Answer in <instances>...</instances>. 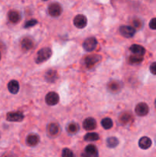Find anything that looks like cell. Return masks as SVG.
<instances>
[{
    "label": "cell",
    "instance_id": "obj_11",
    "mask_svg": "<svg viewBox=\"0 0 156 157\" xmlns=\"http://www.w3.org/2000/svg\"><path fill=\"white\" fill-rule=\"evenodd\" d=\"M73 24L77 29H84L87 26V18L84 15H77L73 18Z\"/></svg>",
    "mask_w": 156,
    "mask_h": 157
},
{
    "label": "cell",
    "instance_id": "obj_25",
    "mask_svg": "<svg viewBox=\"0 0 156 157\" xmlns=\"http://www.w3.org/2000/svg\"><path fill=\"white\" fill-rule=\"evenodd\" d=\"M106 145L109 148H115L119 145V140L116 137L112 136L106 140Z\"/></svg>",
    "mask_w": 156,
    "mask_h": 157
},
{
    "label": "cell",
    "instance_id": "obj_15",
    "mask_svg": "<svg viewBox=\"0 0 156 157\" xmlns=\"http://www.w3.org/2000/svg\"><path fill=\"white\" fill-rule=\"evenodd\" d=\"M45 80L48 83H54L58 80V75L55 70H48L45 74Z\"/></svg>",
    "mask_w": 156,
    "mask_h": 157
},
{
    "label": "cell",
    "instance_id": "obj_2",
    "mask_svg": "<svg viewBox=\"0 0 156 157\" xmlns=\"http://www.w3.org/2000/svg\"><path fill=\"white\" fill-rule=\"evenodd\" d=\"M47 11H48V14L51 17H56L60 16L62 13V7H61V5L58 2H54L50 4V6H48V9H47Z\"/></svg>",
    "mask_w": 156,
    "mask_h": 157
},
{
    "label": "cell",
    "instance_id": "obj_10",
    "mask_svg": "<svg viewBox=\"0 0 156 157\" xmlns=\"http://www.w3.org/2000/svg\"><path fill=\"white\" fill-rule=\"evenodd\" d=\"M59 100V95L55 92H49L45 97V102L49 106H54L58 104Z\"/></svg>",
    "mask_w": 156,
    "mask_h": 157
},
{
    "label": "cell",
    "instance_id": "obj_20",
    "mask_svg": "<svg viewBox=\"0 0 156 157\" xmlns=\"http://www.w3.org/2000/svg\"><path fill=\"white\" fill-rule=\"evenodd\" d=\"M132 120V114L128 112H125V113H122V114L119 116V121L122 125H126L128 123L131 122Z\"/></svg>",
    "mask_w": 156,
    "mask_h": 157
},
{
    "label": "cell",
    "instance_id": "obj_19",
    "mask_svg": "<svg viewBox=\"0 0 156 157\" xmlns=\"http://www.w3.org/2000/svg\"><path fill=\"white\" fill-rule=\"evenodd\" d=\"M21 48L24 51H29L33 48L34 46V42L32 38H28V37H26V38H23V40L21 41Z\"/></svg>",
    "mask_w": 156,
    "mask_h": 157
},
{
    "label": "cell",
    "instance_id": "obj_26",
    "mask_svg": "<svg viewBox=\"0 0 156 157\" xmlns=\"http://www.w3.org/2000/svg\"><path fill=\"white\" fill-rule=\"evenodd\" d=\"M99 139V134L96 133H88L84 136V140L86 141L92 142V141H96Z\"/></svg>",
    "mask_w": 156,
    "mask_h": 157
},
{
    "label": "cell",
    "instance_id": "obj_27",
    "mask_svg": "<svg viewBox=\"0 0 156 157\" xmlns=\"http://www.w3.org/2000/svg\"><path fill=\"white\" fill-rule=\"evenodd\" d=\"M62 157H73V153L70 149L64 148L62 151Z\"/></svg>",
    "mask_w": 156,
    "mask_h": 157
},
{
    "label": "cell",
    "instance_id": "obj_13",
    "mask_svg": "<svg viewBox=\"0 0 156 157\" xmlns=\"http://www.w3.org/2000/svg\"><path fill=\"white\" fill-rule=\"evenodd\" d=\"M40 142V137L36 133H31L27 136L26 143L29 147H35Z\"/></svg>",
    "mask_w": 156,
    "mask_h": 157
},
{
    "label": "cell",
    "instance_id": "obj_18",
    "mask_svg": "<svg viewBox=\"0 0 156 157\" xmlns=\"http://www.w3.org/2000/svg\"><path fill=\"white\" fill-rule=\"evenodd\" d=\"M130 52L133 54V55H142L143 56L145 54V49L144 47L139 44H132L130 47Z\"/></svg>",
    "mask_w": 156,
    "mask_h": 157
},
{
    "label": "cell",
    "instance_id": "obj_8",
    "mask_svg": "<svg viewBox=\"0 0 156 157\" xmlns=\"http://www.w3.org/2000/svg\"><path fill=\"white\" fill-rule=\"evenodd\" d=\"M24 116L21 112H10L7 113L6 120L9 122H21L24 120Z\"/></svg>",
    "mask_w": 156,
    "mask_h": 157
},
{
    "label": "cell",
    "instance_id": "obj_28",
    "mask_svg": "<svg viewBox=\"0 0 156 157\" xmlns=\"http://www.w3.org/2000/svg\"><path fill=\"white\" fill-rule=\"evenodd\" d=\"M37 23H38V21H37V20L31 19L29 20V21H26L25 24H24V29H28V28L33 27V26H35Z\"/></svg>",
    "mask_w": 156,
    "mask_h": 157
},
{
    "label": "cell",
    "instance_id": "obj_3",
    "mask_svg": "<svg viewBox=\"0 0 156 157\" xmlns=\"http://www.w3.org/2000/svg\"><path fill=\"white\" fill-rule=\"evenodd\" d=\"M97 44V40L94 37H90V38H87L84 41V43H83V48H84L85 51L90 52H93V50L96 49Z\"/></svg>",
    "mask_w": 156,
    "mask_h": 157
},
{
    "label": "cell",
    "instance_id": "obj_33",
    "mask_svg": "<svg viewBox=\"0 0 156 157\" xmlns=\"http://www.w3.org/2000/svg\"><path fill=\"white\" fill-rule=\"evenodd\" d=\"M154 105H155V108H156V99L155 101H154Z\"/></svg>",
    "mask_w": 156,
    "mask_h": 157
},
{
    "label": "cell",
    "instance_id": "obj_7",
    "mask_svg": "<svg viewBox=\"0 0 156 157\" xmlns=\"http://www.w3.org/2000/svg\"><path fill=\"white\" fill-rule=\"evenodd\" d=\"M119 32L123 37L127 38H132L136 34V29L132 26L122 25L119 28Z\"/></svg>",
    "mask_w": 156,
    "mask_h": 157
},
{
    "label": "cell",
    "instance_id": "obj_30",
    "mask_svg": "<svg viewBox=\"0 0 156 157\" xmlns=\"http://www.w3.org/2000/svg\"><path fill=\"white\" fill-rule=\"evenodd\" d=\"M149 27L151 29L156 30V18H152L149 22Z\"/></svg>",
    "mask_w": 156,
    "mask_h": 157
},
{
    "label": "cell",
    "instance_id": "obj_34",
    "mask_svg": "<svg viewBox=\"0 0 156 157\" xmlns=\"http://www.w3.org/2000/svg\"><path fill=\"white\" fill-rule=\"evenodd\" d=\"M0 59H1V53H0Z\"/></svg>",
    "mask_w": 156,
    "mask_h": 157
},
{
    "label": "cell",
    "instance_id": "obj_16",
    "mask_svg": "<svg viewBox=\"0 0 156 157\" xmlns=\"http://www.w3.org/2000/svg\"><path fill=\"white\" fill-rule=\"evenodd\" d=\"M47 133L50 136H56L60 133V127L58 124L51 123L47 127Z\"/></svg>",
    "mask_w": 156,
    "mask_h": 157
},
{
    "label": "cell",
    "instance_id": "obj_5",
    "mask_svg": "<svg viewBox=\"0 0 156 157\" xmlns=\"http://www.w3.org/2000/svg\"><path fill=\"white\" fill-rule=\"evenodd\" d=\"M122 88V84L117 80H113L107 84V89L112 94H117L121 91Z\"/></svg>",
    "mask_w": 156,
    "mask_h": 157
},
{
    "label": "cell",
    "instance_id": "obj_12",
    "mask_svg": "<svg viewBox=\"0 0 156 157\" xmlns=\"http://www.w3.org/2000/svg\"><path fill=\"white\" fill-rule=\"evenodd\" d=\"M83 127L86 130H88V131L94 130L96 127V120L93 117L87 118L84 120V123H83Z\"/></svg>",
    "mask_w": 156,
    "mask_h": 157
},
{
    "label": "cell",
    "instance_id": "obj_23",
    "mask_svg": "<svg viewBox=\"0 0 156 157\" xmlns=\"http://www.w3.org/2000/svg\"><path fill=\"white\" fill-rule=\"evenodd\" d=\"M79 125H78V124H76V123L75 122H71L70 124H69L67 128V132H68V133H70V134H75V133H76L79 131Z\"/></svg>",
    "mask_w": 156,
    "mask_h": 157
},
{
    "label": "cell",
    "instance_id": "obj_4",
    "mask_svg": "<svg viewBox=\"0 0 156 157\" xmlns=\"http://www.w3.org/2000/svg\"><path fill=\"white\" fill-rule=\"evenodd\" d=\"M101 56L98 55H88L84 58V64L85 66L88 68H91L93 66L96 65L98 62L101 60Z\"/></svg>",
    "mask_w": 156,
    "mask_h": 157
},
{
    "label": "cell",
    "instance_id": "obj_17",
    "mask_svg": "<svg viewBox=\"0 0 156 157\" xmlns=\"http://www.w3.org/2000/svg\"><path fill=\"white\" fill-rule=\"evenodd\" d=\"M8 18H9V20L11 22L15 24V23H18L21 20V15H20L18 11L12 10L8 14Z\"/></svg>",
    "mask_w": 156,
    "mask_h": 157
},
{
    "label": "cell",
    "instance_id": "obj_22",
    "mask_svg": "<svg viewBox=\"0 0 156 157\" xmlns=\"http://www.w3.org/2000/svg\"><path fill=\"white\" fill-rule=\"evenodd\" d=\"M144 58L142 55H132L128 58V62L130 64H139L142 62Z\"/></svg>",
    "mask_w": 156,
    "mask_h": 157
},
{
    "label": "cell",
    "instance_id": "obj_6",
    "mask_svg": "<svg viewBox=\"0 0 156 157\" xmlns=\"http://www.w3.org/2000/svg\"><path fill=\"white\" fill-rule=\"evenodd\" d=\"M82 157H99V153L96 146L93 144L87 146L82 153Z\"/></svg>",
    "mask_w": 156,
    "mask_h": 157
},
{
    "label": "cell",
    "instance_id": "obj_9",
    "mask_svg": "<svg viewBox=\"0 0 156 157\" xmlns=\"http://www.w3.org/2000/svg\"><path fill=\"white\" fill-rule=\"evenodd\" d=\"M135 112L139 117L146 116L149 112V107L145 103L141 102L136 105V108H135Z\"/></svg>",
    "mask_w": 156,
    "mask_h": 157
},
{
    "label": "cell",
    "instance_id": "obj_24",
    "mask_svg": "<svg viewBox=\"0 0 156 157\" xmlns=\"http://www.w3.org/2000/svg\"><path fill=\"white\" fill-rule=\"evenodd\" d=\"M101 125H102V127H103L105 130H110V129H111L113 126V121H112L110 118L106 117L102 120V121H101Z\"/></svg>",
    "mask_w": 156,
    "mask_h": 157
},
{
    "label": "cell",
    "instance_id": "obj_1",
    "mask_svg": "<svg viewBox=\"0 0 156 157\" xmlns=\"http://www.w3.org/2000/svg\"><path fill=\"white\" fill-rule=\"evenodd\" d=\"M52 55V51L50 48H43L40 49L38 52L35 58V61L37 64H41V63H44L47 61L49 58L51 57Z\"/></svg>",
    "mask_w": 156,
    "mask_h": 157
},
{
    "label": "cell",
    "instance_id": "obj_32",
    "mask_svg": "<svg viewBox=\"0 0 156 157\" xmlns=\"http://www.w3.org/2000/svg\"><path fill=\"white\" fill-rule=\"evenodd\" d=\"M3 157H14L13 156H12V155H5V156H3Z\"/></svg>",
    "mask_w": 156,
    "mask_h": 157
},
{
    "label": "cell",
    "instance_id": "obj_29",
    "mask_svg": "<svg viewBox=\"0 0 156 157\" xmlns=\"http://www.w3.org/2000/svg\"><path fill=\"white\" fill-rule=\"evenodd\" d=\"M133 25L135 29H140L142 26V22L140 19H135L133 21Z\"/></svg>",
    "mask_w": 156,
    "mask_h": 157
},
{
    "label": "cell",
    "instance_id": "obj_35",
    "mask_svg": "<svg viewBox=\"0 0 156 157\" xmlns=\"http://www.w3.org/2000/svg\"><path fill=\"white\" fill-rule=\"evenodd\" d=\"M43 1H47V0H43Z\"/></svg>",
    "mask_w": 156,
    "mask_h": 157
},
{
    "label": "cell",
    "instance_id": "obj_21",
    "mask_svg": "<svg viewBox=\"0 0 156 157\" xmlns=\"http://www.w3.org/2000/svg\"><path fill=\"white\" fill-rule=\"evenodd\" d=\"M8 89H9L10 93L16 94L19 90V84L15 80H12V81H9V84H8Z\"/></svg>",
    "mask_w": 156,
    "mask_h": 157
},
{
    "label": "cell",
    "instance_id": "obj_14",
    "mask_svg": "<svg viewBox=\"0 0 156 157\" xmlns=\"http://www.w3.org/2000/svg\"><path fill=\"white\" fill-rule=\"evenodd\" d=\"M151 140L148 136H143L139 140V147L142 150H148L151 146Z\"/></svg>",
    "mask_w": 156,
    "mask_h": 157
},
{
    "label": "cell",
    "instance_id": "obj_31",
    "mask_svg": "<svg viewBox=\"0 0 156 157\" xmlns=\"http://www.w3.org/2000/svg\"><path fill=\"white\" fill-rule=\"evenodd\" d=\"M149 70L150 72H151L152 75H156V62H153L152 64L150 65Z\"/></svg>",
    "mask_w": 156,
    "mask_h": 157
}]
</instances>
